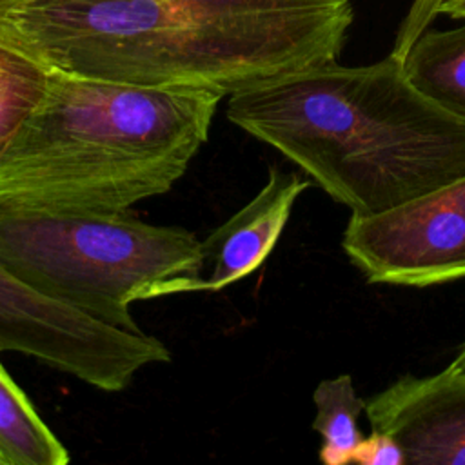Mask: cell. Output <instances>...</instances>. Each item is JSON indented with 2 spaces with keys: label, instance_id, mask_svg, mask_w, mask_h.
I'll use <instances>...</instances> for the list:
<instances>
[{
  "label": "cell",
  "instance_id": "1",
  "mask_svg": "<svg viewBox=\"0 0 465 465\" xmlns=\"http://www.w3.org/2000/svg\"><path fill=\"white\" fill-rule=\"evenodd\" d=\"M338 0H0V45L45 73L231 96L336 56Z\"/></svg>",
  "mask_w": 465,
  "mask_h": 465
},
{
  "label": "cell",
  "instance_id": "2",
  "mask_svg": "<svg viewBox=\"0 0 465 465\" xmlns=\"http://www.w3.org/2000/svg\"><path fill=\"white\" fill-rule=\"evenodd\" d=\"M227 118L307 173L352 214L465 176V120L423 96L389 54L316 65L234 93Z\"/></svg>",
  "mask_w": 465,
  "mask_h": 465
},
{
  "label": "cell",
  "instance_id": "3",
  "mask_svg": "<svg viewBox=\"0 0 465 465\" xmlns=\"http://www.w3.org/2000/svg\"><path fill=\"white\" fill-rule=\"evenodd\" d=\"M222 96L45 73L0 153V202L122 214L167 193L209 138Z\"/></svg>",
  "mask_w": 465,
  "mask_h": 465
},
{
  "label": "cell",
  "instance_id": "4",
  "mask_svg": "<svg viewBox=\"0 0 465 465\" xmlns=\"http://www.w3.org/2000/svg\"><path fill=\"white\" fill-rule=\"evenodd\" d=\"M0 263L56 302L142 332L131 305L203 291L205 252L187 229L127 213H47L0 202Z\"/></svg>",
  "mask_w": 465,
  "mask_h": 465
},
{
  "label": "cell",
  "instance_id": "5",
  "mask_svg": "<svg viewBox=\"0 0 465 465\" xmlns=\"http://www.w3.org/2000/svg\"><path fill=\"white\" fill-rule=\"evenodd\" d=\"M0 352H20L105 392L124 391L138 371L171 361L165 343L56 302L0 263Z\"/></svg>",
  "mask_w": 465,
  "mask_h": 465
},
{
  "label": "cell",
  "instance_id": "6",
  "mask_svg": "<svg viewBox=\"0 0 465 465\" xmlns=\"http://www.w3.org/2000/svg\"><path fill=\"white\" fill-rule=\"evenodd\" d=\"M341 247L371 283L465 278V176L374 214H352Z\"/></svg>",
  "mask_w": 465,
  "mask_h": 465
},
{
  "label": "cell",
  "instance_id": "7",
  "mask_svg": "<svg viewBox=\"0 0 465 465\" xmlns=\"http://www.w3.org/2000/svg\"><path fill=\"white\" fill-rule=\"evenodd\" d=\"M376 430L391 434L411 465H465V381L443 371L400 376L365 401Z\"/></svg>",
  "mask_w": 465,
  "mask_h": 465
},
{
  "label": "cell",
  "instance_id": "8",
  "mask_svg": "<svg viewBox=\"0 0 465 465\" xmlns=\"http://www.w3.org/2000/svg\"><path fill=\"white\" fill-rule=\"evenodd\" d=\"M309 185L296 173L271 169L260 193L202 242L205 262H213L203 291H222L254 272L272 252L294 202Z\"/></svg>",
  "mask_w": 465,
  "mask_h": 465
},
{
  "label": "cell",
  "instance_id": "9",
  "mask_svg": "<svg viewBox=\"0 0 465 465\" xmlns=\"http://www.w3.org/2000/svg\"><path fill=\"white\" fill-rule=\"evenodd\" d=\"M401 64L423 96L465 120V20L452 29H425Z\"/></svg>",
  "mask_w": 465,
  "mask_h": 465
},
{
  "label": "cell",
  "instance_id": "10",
  "mask_svg": "<svg viewBox=\"0 0 465 465\" xmlns=\"http://www.w3.org/2000/svg\"><path fill=\"white\" fill-rule=\"evenodd\" d=\"M69 450L0 363V465H65Z\"/></svg>",
  "mask_w": 465,
  "mask_h": 465
},
{
  "label": "cell",
  "instance_id": "11",
  "mask_svg": "<svg viewBox=\"0 0 465 465\" xmlns=\"http://www.w3.org/2000/svg\"><path fill=\"white\" fill-rule=\"evenodd\" d=\"M316 416L312 429L322 436L320 460L325 465L352 463V454L363 438L358 418L365 411V400L356 394L352 378L340 374L322 380L312 392Z\"/></svg>",
  "mask_w": 465,
  "mask_h": 465
},
{
  "label": "cell",
  "instance_id": "12",
  "mask_svg": "<svg viewBox=\"0 0 465 465\" xmlns=\"http://www.w3.org/2000/svg\"><path fill=\"white\" fill-rule=\"evenodd\" d=\"M45 71L0 45V153L35 107Z\"/></svg>",
  "mask_w": 465,
  "mask_h": 465
},
{
  "label": "cell",
  "instance_id": "13",
  "mask_svg": "<svg viewBox=\"0 0 465 465\" xmlns=\"http://www.w3.org/2000/svg\"><path fill=\"white\" fill-rule=\"evenodd\" d=\"M443 0H411V5L407 13L403 15L400 27L396 31L394 45L391 54L403 60L412 42L432 25V22L438 18V9Z\"/></svg>",
  "mask_w": 465,
  "mask_h": 465
},
{
  "label": "cell",
  "instance_id": "14",
  "mask_svg": "<svg viewBox=\"0 0 465 465\" xmlns=\"http://www.w3.org/2000/svg\"><path fill=\"white\" fill-rule=\"evenodd\" d=\"M352 463L360 465H405L403 447L387 432L372 429L354 449Z\"/></svg>",
  "mask_w": 465,
  "mask_h": 465
},
{
  "label": "cell",
  "instance_id": "15",
  "mask_svg": "<svg viewBox=\"0 0 465 465\" xmlns=\"http://www.w3.org/2000/svg\"><path fill=\"white\" fill-rule=\"evenodd\" d=\"M441 15L460 22L465 20V0H443L438 9V16Z\"/></svg>",
  "mask_w": 465,
  "mask_h": 465
},
{
  "label": "cell",
  "instance_id": "16",
  "mask_svg": "<svg viewBox=\"0 0 465 465\" xmlns=\"http://www.w3.org/2000/svg\"><path fill=\"white\" fill-rule=\"evenodd\" d=\"M443 372L450 378H456V380H461L465 381V345L463 349L458 352V356L449 363L447 369H443Z\"/></svg>",
  "mask_w": 465,
  "mask_h": 465
}]
</instances>
